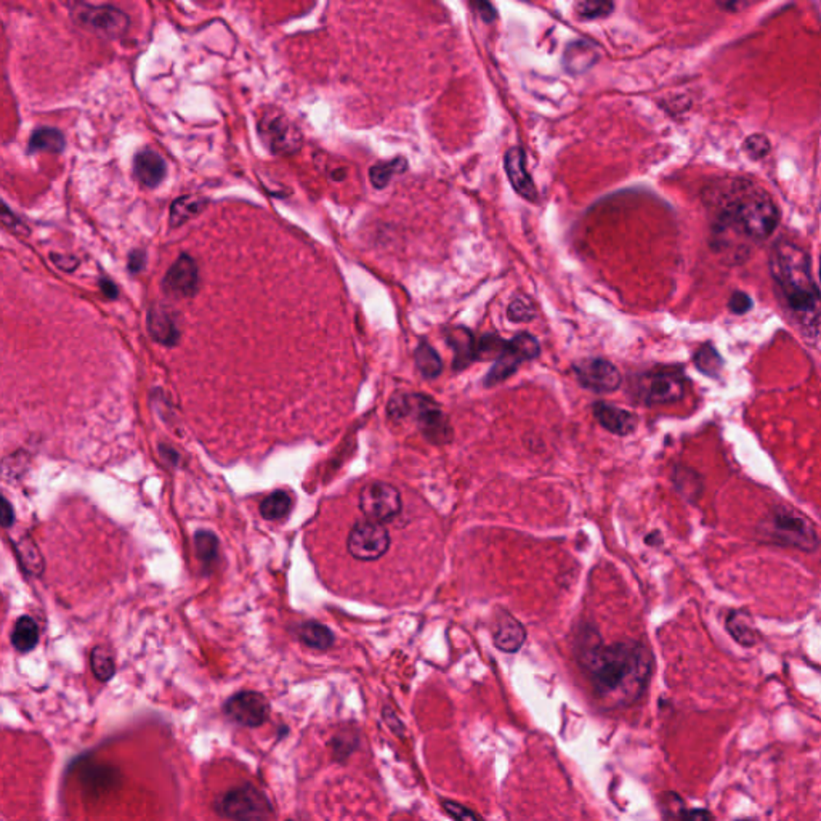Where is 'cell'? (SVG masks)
Segmentation results:
<instances>
[{"instance_id":"44","label":"cell","mask_w":821,"mask_h":821,"mask_svg":"<svg viewBox=\"0 0 821 821\" xmlns=\"http://www.w3.org/2000/svg\"><path fill=\"white\" fill-rule=\"evenodd\" d=\"M51 262L55 263L59 269L63 271H74V269L79 267V260L73 257V255H59L51 254L50 255Z\"/></svg>"},{"instance_id":"29","label":"cell","mask_w":821,"mask_h":821,"mask_svg":"<svg viewBox=\"0 0 821 821\" xmlns=\"http://www.w3.org/2000/svg\"><path fill=\"white\" fill-rule=\"evenodd\" d=\"M292 507H294V501H292L289 493L275 491V493L267 496L262 504H260V515L265 520H269V522H278V520H284L286 516L289 515L292 512Z\"/></svg>"},{"instance_id":"7","label":"cell","mask_w":821,"mask_h":821,"mask_svg":"<svg viewBox=\"0 0 821 821\" xmlns=\"http://www.w3.org/2000/svg\"><path fill=\"white\" fill-rule=\"evenodd\" d=\"M68 7L69 15L79 28L98 36L117 39L124 36L131 26V18L114 5H92L86 2H76Z\"/></svg>"},{"instance_id":"17","label":"cell","mask_w":821,"mask_h":821,"mask_svg":"<svg viewBox=\"0 0 821 821\" xmlns=\"http://www.w3.org/2000/svg\"><path fill=\"white\" fill-rule=\"evenodd\" d=\"M594 415H596L597 422L604 427L605 430H608L610 433H615L618 436L631 435L637 429V424H639V419L637 415L627 411V409H623V407L613 406V405H607V403H596L594 405Z\"/></svg>"},{"instance_id":"14","label":"cell","mask_w":821,"mask_h":821,"mask_svg":"<svg viewBox=\"0 0 821 821\" xmlns=\"http://www.w3.org/2000/svg\"><path fill=\"white\" fill-rule=\"evenodd\" d=\"M223 709L228 719L249 728L260 727L269 716V699L257 691H240L233 695Z\"/></svg>"},{"instance_id":"35","label":"cell","mask_w":821,"mask_h":821,"mask_svg":"<svg viewBox=\"0 0 821 821\" xmlns=\"http://www.w3.org/2000/svg\"><path fill=\"white\" fill-rule=\"evenodd\" d=\"M674 483H676L679 493L685 496L689 501H697L703 491L701 479L693 470L685 469V467H677Z\"/></svg>"},{"instance_id":"1","label":"cell","mask_w":821,"mask_h":821,"mask_svg":"<svg viewBox=\"0 0 821 821\" xmlns=\"http://www.w3.org/2000/svg\"><path fill=\"white\" fill-rule=\"evenodd\" d=\"M578 661L596 697L611 707L637 703L653 672V656L640 642L605 645L594 629H584L578 643Z\"/></svg>"},{"instance_id":"9","label":"cell","mask_w":821,"mask_h":821,"mask_svg":"<svg viewBox=\"0 0 821 821\" xmlns=\"http://www.w3.org/2000/svg\"><path fill=\"white\" fill-rule=\"evenodd\" d=\"M358 506L366 520L384 525L400 515L403 501L400 491L390 483L372 481L361 489Z\"/></svg>"},{"instance_id":"11","label":"cell","mask_w":821,"mask_h":821,"mask_svg":"<svg viewBox=\"0 0 821 821\" xmlns=\"http://www.w3.org/2000/svg\"><path fill=\"white\" fill-rule=\"evenodd\" d=\"M257 131L271 153L292 154L302 146V133L297 125L279 111L271 109L260 116Z\"/></svg>"},{"instance_id":"32","label":"cell","mask_w":821,"mask_h":821,"mask_svg":"<svg viewBox=\"0 0 821 821\" xmlns=\"http://www.w3.org/2000/svg\"><path fill=\"white\" fill-rule=\"evenodd\" d=\"M196 557L204 570H211L218 559V539L211 531H197L195 534Z\"/></svg>"},{"instance_id":"37","label":"cell","mask_w":821,"mask_h":821,"mask_svg":"<svg viewBox=\"0 0 821 821\" xmlns=\"http://www.w3.org/2000/svg\"><path fill=\"white\" fill-rule=\"evenodd\" d=\"M534 306L530 298L518 296L507 306V318L512 323H530L534 318Z\"/></svg>"},{"instance_id":"27","label":"cell","mask_w":821,"mask_h":821,"mask_svg":"<svg viewBox=\"0 0 821 821\" xmlns=\"http://www.w3.org/2000/svg\"><path fill=\"white\" fill-rule=\"evenodd\" d=\"M65 146V135L59 129L39 127L31 135L30 153H61Z\"/></svg>"},{"instance_id":"25","label":"cell","mask_w":821,"mask_h":821,"mask_svg":"<svg viewBox=\"0 0 821 821\" xmlns=\"http://www.w3.org/2000/svg\"><path fill=\"white\" fill-rule=\"evenodd\" d=\"M297 637L304 645L313 650H329L335 642L333 631L316 621H306L298 625Z\"/></svg>"},{"instance_id":"18","label":"cell","mask_w":821,"mask_h":821,"mask_svg":"<svg viewBox=\"0 0 821 821\" xmlns=\"http://www.w3.org/2000/svg\"><path fill=\"white\" fill-rule=\"evenodd\" d=\"M146 326L153 341L158 342L160 345L175 347L180 341V329L177 326L172 313L169 312L166 306H151L146 318Z\"/></svg>"},{"instance_id":"38","label":"cell","mask_w":821,"mask_h":821,"mask_svg":"<svg viewBox=\"0 0 821 821\" xmlns=\"http://www.w3.org/2000/svg\"><path fill=\"white\" fill-rule=\"evenodd\" d=\"M687 814H689V810L679 794H674V792L664 794V799H662L664 821H689Z\"/></svg>"},{"instance_id":"50","label":"cell","mask_w":821,"mask_h":821,"mask_svg":"<svg viewBox=\"0 0 821 821\" xmlns=\"http://www.w3.org/2000/svg\"><path fill=\"white\" fill-rule=\"evenodd\" d=\"M740 821H756V820H753V818H744V820H740Z\"/></svg>"},{"instance_id":"21","label":"cell","mask_w":821,"mask_h":821,"mask_svg":"<svg viewBox=\"0 0 821 821\" xmlns=\"http://www.w3.org/2000/svg\"><path fill=\"white\" fill-rule=\"evenodd\" d=\"M446 342L454 351V369L462 371L473 361H477V341L469 329L452 327L446 333Z\"/></svg>"},{"instance_id":"49","label":"cell","mask_w":821,"mask_h":821,"mask_svg":"<svg viewBox=\"0 0 821 821\" xmlns=\"http://www.w3.org/2000/svg\"><path fill=\"white\" fill-rule=\"evenodd\" d=\"M479 12H480V16L485 20V22H493L496 18L495 8L491 7L489 4H479Z\"/></svg>"},{"instance_id":"16","label":"cell","mask_w":821,"mask_h":821,"mask_svg":"<svg viewBox=\"0 0 821 821\" xmlns=\"http://www.w3.org/2000/svg\"><path fill=\"white\" fill-rule=\"evenodd\" d=\"M504 164H506V174L509 177L510 185L514 187L516 193L526 201L536 203L538 201V191H536V187L533 183L530 172L526 169V154H525L524 150L518 148V146L510 148L509 151L506 153V158H504Z\"/></svg>"},{"instance_id":"13","label":"cell","mask_w":821,"mask_h":821,"mask_svg":"<svg viewBox=\"0 0 821 821\" xmlns=\"http://www.w3.org/2000/svg\"><path fill=\"white\" fill-rule=\"evenodd\" d=\"M573 372L578 382L594 393L616 392L623 382L618 368L604 358L579 360L573 364Z\"/></svg>"},{"instance_id":"12","label":"cell","mask_w":821,"mask_h":821,"mask_svg":"<svg viewBox=\"0 0 821 821\" xmlns=\"http://www.w3.org/2000/svg\"><path fill=\"white\" fill-rule=\"evenodd\" d=\"M390 549V534L382 524L361 520L353 525L347 538V551L360 561H376Z\"/></svg>"},{"instance_id":"41","label":"cell","mask_w":821,"mask_h":821,"mask_svg":"<svg viewBox=\"0 0 821 821\" xmlns=\"http://www.w3.org/2000/svg\"><path fill=\"white\" fill-rule=\"evenodd\" d=\"M443 808L446 814L450 815L454 821H481L479 815L472 812L470 808L461 806L458 802L452 800H443Z\"/></svg>"},{"instance_id":"10","label":"cell","mask_w":821,"mask_h":821,"mask_svg":"<svg viewBox=\"0 0 821 821\" xmlns=\"http://www.w3.org/2000/svg\"><path fill=\"white\" fill-rule=\"evenodd\" d=\"M541 345L534 335L528 333H520L512 341L507 342V347L502 351L501 357L495 361V366L489 369L485 378V386L493 387L509 379L515 374L520 364L531 361L539 357Z\"/></svg>"},{"instance_id":"45","label":"cell","mask_w":821,"mask_h":821,"mask_svg":"<svg viewBox=\"0 0 821 821\" xmlns=\"http://www.w3.org/2000/svg\"><path fill=\"white\" fill-rule=\"evenodd\" d=\"M146 254L141 249H135L129 254V269L132 273H140L145 269Z\"/></svg>"},{"instance_id":"3","label":"cell","mask_w":821,"mask_h":821,"mask_svg":"<svg viewBox=\"0 0 821 821\" xmlns=\"http://www.w3.org/2000/svg\"><path fill=\"white\" fill-rule=\"evenodd\" d=\"M771 273L785 306L800 329L821 315L820 291L815 284L808 255L796 244L780 242L771 254Z\"/></svg>"},{"instance_id":"28","label":"cell","mask_w":821,"mask_h":821,"mask_svg":"<svg viewBox=\"0 0 821 821\" xmlns=\"http://www.w3.org/2000/svg\"><path fill=\"white\" fill-rule=\"evenodd\" d=\"M415 368L422 378L436 379L443 371V361L430 343L422 341L415 353Z\"/></svg>"},{"instance_id":"19","label":"cell","mask_w":821,"mask_h":821,"mask_svg":"<svg viewBox=\"0 0 821 821\" xmlns=\"http://www.w3.org/2000/svg\"><path fill=\"white\" fill-rule=\"evenodd\" d=\"M168 174V164L160 153L153 150H143L133 160V175L145 188H156L164 182Z\"/></svg>"},{"instance_id":"22","label":"cell","mask_w":821,"mask_h":821,"mask_svg":"<svg viewBox=\"0 0 821 821\" xmlns=\"http://www.w3.org/2000/svg\"><path fill=\"white\" fill-rule=\"evenodd\" d=\"M598 59V51L596 45L588 41H578L567 47L563 55V66L568 73L579 76L588 73Z\"/></svg>"},{"instance_id":"20","label":"cell","mask_w":821,"mask_h":821,"mask_svg":"<svg viewBox=\"0 0 821 821\" xmlns=\"http://www.w3.org/2000/svg\"><path fill=\"white\" fill-rule=\"evenodd\" d=\"M493 640L497 650L504 653H516L526 642V629L518 619L509 613H504L496 623Z\"/></svg>"},{"instance_id":"31","label":"cell","mask_w":821,"mask_h":821,"mask_svg":"<svg viewBox=\"0 0 821 821\" xmlns=\"http://www.w3.org/2000/svg\"><path fill=\"white\" fill-rule=\"evenodd\" d=\"M406 169L407 162L405 158L379 162L376 166H372L371 170H369V178H371L374 188L384 189L390 185L395 175L403 174Z\"/></svg>"},{"instance_id":"33","label":"cell","mask_w":821,"mask_h":821,"mask_svg":"<svg viewBox=\"0 0 821 821\" xmlns=\"http://www.w3.org/2000/svg\"><path fill=\"white\" fill-rule=\"evenodd\" d=\"M90 668L100 682H108L116 674V662L108 648L95 647L90 652Z\"/></svg>"},{"instance_id":"47","label":"cell","mask_w":821,"mask_h":821,"mask_svg":"<svg viewBox=\"0 0 821 821\" xmlns=\"http://www.w3.org/2000/svg\"><path fill=\"white\" fill-rule=\"evenodd\" d=\"M687 820L689 821H716L714 815L706 810V808H693V810H689L687 814Z\"/></svg>"},{"instance_id":"6","label":"cell","mask_w":821,"mask_h":821,"mask_svg":"<svg viewBox=\"0 0 821 821\" xmlns=\"http://www.w3.org/2000/svg\"><path fill=\"white\" fill-rule=\"evenodd\" d=\"M214 808L222 818L232 821H265L273 814L269 798L251 783L236 786L218 796Z\"/></svg>"},{"instance_id":"43","label":"cell","mask_w":821,"mask_h":821,"mask_svg":"<svg viewBox=\"0 0 821 821\" xmlns=\"http://www.w3.org/2000/svg\"><path fill=\"white\" fill-rule=\"evenodd\" d=\"M753 306H754L753 298L749 297L748 294H744V292H734V296L730 297V302H728V308L734 315H744V313H748L753 308Z\"/></svg>"},{"instance_id":"40","label":"cell","mask_w":821,"mask_h":821,"mask_svg":"<svg viewBox=\"0 0 821 821\" xmlns=\"http://www.w3.org/2000/svg\"><path fill=\"white\" fill-rule=\"evenodd\" d=\"M771 140L761 133L751 135L744 140V145H743V150L746 151L751 160H763L767 154L771 153Z\"/></svg>"},{"instance_id":"51","label":"cell","mask_w":821,"mask_h":821,"mask_svg":"<svg viewBox=\"0 0 821 821\" xmlns=\"http://www.w3.org/2000/svg\"><path fill=\"white\" fill-rule=\"evenodd\" d=\"M820 277H821V265H820Z\"/></svg>"},{"instance_id":"34","label":"cell","mask_w":821,"mask_h":821,"mask_svg":"<svg viewBox=\"0 0 821 821\" xmlns=\"http://www.w3.org/2000/svg\"><path fill=\"white\" fill-rule=\"evenodd\" d=\"M695 366L699 371L709 376V378H719L720 371L724 368V360L719 355V351L714 349L713 345H703L701 349L695 353Z\"/></svg>"},{"instance_id":"23","label":"cell","mask_w":821,"mask_h":821,"mask_svg":"<svg viewBox=\"0 0 821 821\" xmlns=\"http://www.w3.org/2000/svg\"><path fill=\"white\" fill-rule=\"evenodd\" d=\"M725 627H727L728 634L734 637V642L740 643L742 647L749 648L756 645L759 634L754 629L751 616L746 611H730L725 619Z\"/></svg>"},{"instance_id":"2","label":"cell","mask_w":821,"mask_h":821,"mask_svg":"<svg viewBox=\"0 0 821 821\" xmlns=\"http://www.w3.org/2000/svg\"><path fill=\"white\" fill-rule=\"evenodd\" d=\"M713 193L717 209L714 248L730 260H742L751 242H762L775 232L780 222L777 204L767 191L743 178L720 185Z\"/></svg>"},{"instance_id":"36","label":"cell","mask_w":821,"mask_h":821,"mask_svg":"<svg viewBox=\"0 0 821 821\" xmlns=\"http://www.w3.org/2000/svg\"><path fill=\"white\" fill-rule=\"evenodd\" d=\"M507 342L497 334H485L477 342V360L489 361L501 357L502 351L507 347Z\"/></svg>"},{"instance_id":"46","label":"cell","mask_w":821,"mask_h":821,"mask_svg":"<svg viewBox=\"0 0 821 821\" xmlns=\"http://www.w3.org/2000/svg\"><path fill=\"white\" fill-rule=\"evenodd\" d=\"M0 520H2V526L4 528H10L12 525L15 524V510L12 507V504L8 502V499H2V512H0Z\"/></svg>"},{"instance_id":"5","label":"cell","mask_w":821,"mask_h":821,"mask_svg":"<svg viewBox=\"0 0 821 821\" xmlns=\"http://www.w3.org/2000/svg\"><path fill=\"white\" fill-rule=\"evenodd\" d=\"M759 534L767 543L798 549L800 552H814L820 545V536L812 520L788 506L773 507L759 525Z\"/></svg>"},{"instance_id":"8","label":"cell","mask_w":821,"mask_h":821,"mask_svg":"<svg viewBox=\"0 0 821 821\" xmlns=\"http://www.w3.org/2000/svg\"><path fill=\"white\" fill-rule=\"evenodd\" d=\"M685 390V378L676 369L645 372L634 382V395L645 406L677 403L683 400Z\"/></svg>"},{"instance_id":"52","label":"cell","mask_w":821,"mask_h":821,"mask_svg":"<svg viewBox=\"0 0 821 821\" xmlns=\"http://www.w3.org/2000/svg\"><path fill=\"white\" fill-rule=\"evenodd\" d=\"M287 821H294V820H287Z\"/></svg>"},{"instance_id":"15","label":"cell","mask_w":821,"mask_h":821,"mask_svg":"<svg viewBox=\"0 0 821 821\" xmlns=\"http://www.w3.org/2000/svg\"><path fill=\"white\" fill-rule=\"evenodd\" d=\"M199 287V269L193 257L183 254L162 279V291L174 298L193 297Z\"/></svg>"},{"instance_id":"30","label":"cell","mask_w":821,"mask_h":821,"mask_svg":"<svg viewBox=\"0 0 821 821\" xmlns=\"http://www.w3.org/2000/svg\"><path fill=\"white\" fill-rule=\"evenodd\" d=\"M16 557L23 570L31 576H41L44 571V559L37 545L30 538H23L15 544Z\"/></svg>"},{"instance_id":"24","label":"cell","mask_w":821,"mask_h":821,"mask_svg":"<svg viewBox=\"0 0 821 821\" xmlns=\"http://www.w3.org/2000/svg\"><path fill=\"white\" fill-rule=\"evenodd\" d=\"M205 204H207V199L193 196V195L177 197L170 205L169 226L174 230V228L185 225L191 218L197 217L205 209Z\"/></svg>"},{"instance_id":"26","label":"cell","mask_w":821,"mask_h":821,"mask_svg":"<svg viewBox=\"0 0 821 821\" xmlns=\"http://www.w3.org/2000/svg\"><path fill=\"white\" fill-rule=\"evenodd\" d=\"M39 643V625L31 616L16 619L12 631V645L20 653H30Z\"/></svg>"},{"instance_id":"42","label":"cell","mask_w":821,"mask_h":821,"mask_svg":"<svg viewBox=\"0 0 821 821\" xmlns=\"http://www.w3.org/2000/svg\"><path fill=\"white\" fill-rule=\"evenodd\" d=\"M335 759H345L357 749V740L350 738L349 734H337L333 742Z\"/></svg>"},{"instance_id":"39","label":"cell","mask_w":821,"mask_h":821,"mask_svg":"<svg viewBox=\"0 0 821 821\" xmlns=\"http://www.w3.org/2000/svg\"><path fill=\"white\" fill-rule=\"evenodd\" d=\"M576 12L586 20H597L610 15L613 12V4L610 2H579L576 4Z\"/></svg>"},{"instance_id":"48","label":"cell","mask_w":821,"mask_h":821,"mask_svg":"<svg viewBox=\"0 0 821 821\" xmlns=\"http://www.w3.org/2000/svg\"><path fill=\"white\" fill-rule=\"evenodd\" d=\"M100 289H102L103 296H106L108 298H117V287L114 284L111 283L109 279H100Z\"/></svg>"},{"instance_id":"4","label":"cell","mask_w":821,"mask_h":821,"mask_svg":"<svg viewBox=\"0 0 821 821\" xmlns=\"http://www.w3.org/2000/svg\"><path fill=\"white\" fill-rule=\"evenodd\" d=\"M387 413L393 421L413 419L425 440L433 444L451 443L454 432L450 419L433 398L421 393H398L388 401Z\"/></svg>"}]
</instances>
